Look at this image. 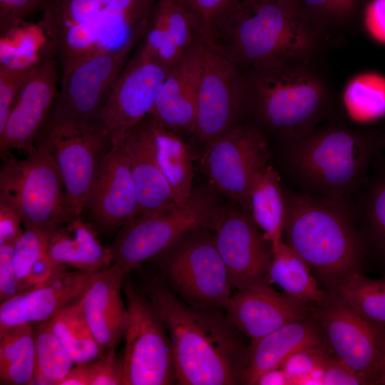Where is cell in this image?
<instances>
[{
    "instance_id": "obj_16",
    "label": "cell",
    "mask_w": 385,
    "mask_h": 385,
    "mask_svg": "<svg viewBox=\"0 0 385 385\" xmlns=\"http://www.w3.org/2000/svg\"><path fill=\"white\" fill-rule=\"evenodd\" d=\"M60 80L57 59L48 57L35 63L0 131L1 155L14 149L27 155L36 151V135L46 120Z\"/></svg>"
},
{
    "instance_id": "obj_41",
    "label": "cell",
    "mask_w": 385,
    "mask_h": 385,
    "mask_svg": "<svg viewBox=\"0 0 385 385\" xmlns=\"http://www.w3.org/2000/svg\"><path fill=\"white\" fill-rule=\"evenodd\" d=\"M324 384H364V381L329 355L324 348L313 350Z\"/></svg>"
},
{
    "instance_id": "obj_13",
    "label": "cell",
    "mask_w": 385,
    "mask_h": 385,
    "mask_svg": "<svg viewBox=\"0 0 385 385\" xmlns=\"http://www.w3.org/2000/svg\"><path fill=\"white\" fill-rule=\"evenodd\" d=\"M241 68L205 41L202 46L194 133L207 143L244 113Z\"/></svg>"
},
{
    "instance_id": "obj_46",
    "label": "cell",
    "mask_w": 385,
    "mask_h": 385,
    "mask_svg": "<svg viewBox=\"0 0 385 385\" xmlns=\"http://www.w3.org/2000/svg\"><path fill=\"white\" fill-rule=\"evenodd\" d=\"M21 220L9 207L0 204V244L13 243L22 234Z\"/></svg>"
},
{
    "instance_id": "obj_12",
    "label": "cell",
    "mask_w": 385,
    "mask_h": 385,
    "mask_svg": "<svg viewBox=\"0 0 385 385\" xmlns=\"http://www.w3.org/2000/svg\"><path fill=\"white\" fill-rule=\"evenodd\" d=\"M206 144L201 167L210 184L249 212L252 183L270 157L267 138L252 125L236 123Z\"/></svg>"
},
{
    "instance_id": "obj_8",
    "label": "cell",
    "mask_w": 385,
    "mask_h": 385,
    "mask_svg": "<svg viewBox=\"0 0 385 385\" xmlns=\"http://www.w3.org/2000/svg\"><path fill=\"white\" fill-rule=\"evenodd\" d=\"M18 160L11 152L1 155L0 204L20 217L24 227L50 235L72 220L57 164L45 145Z\"/></svg>"
},
{
    "instance_id": "obj_20",
    "label": "cell",
    "mask_w": 385,
    "mask_h": 385,
    "mask_svg": "<svg viewBox=\"0 0 385 385\" xmlns=\"http://www.w3.org/2000/svg\"><path fill=\"white\" fill-rule=\"evenodd\" d=\"M96 273L68 270L1 302L0 335L19 324L48 321L81 298Z\"/></svg>"
},
{
    "instance_id": "obj_26",
    "label": "cell",
    "mask_w": 385,
    "mask_h": 385,
    "mask_svg": "<svg viewBox=\"0 0 385 385\" xmlns=\"http://www.w3.org/2000/svg\"><path fill=\"white\" fill-rule=\"evenodd\" d=\"M249 213L271 244L283 240L286 218L284 192L278 173L270 165L255 177L249 195Z\"/></svg>"
},
{
    "instance_id": "obj_36",
    "label": "cell",
    "mask_w": 385,
    "mask_h": 385,
    "mask_svg": "<svg viewBox=\"0 0 385 385\" xmlns=\"http://www.w3.org/2000/svg\"><path fill=\"white\" fill-rule=\"evenodd\" d=\"M170 38L183 56L202 38L182 0H158Z\"/></svg>"
},
{
    "instance_id": "obj_27",
    "label": "cell",
    "mask_w": 385,
    "mask_h": 385,
    "mask_svg": "<svg viewBox=\"0 0 385 385\" xmlns=\"http://www.w3.org/2000/svg\"><path fill=\"white\" fill-rule=\"evenodd\" d=\"M149 118L160 165L170 185L176 204L183 205L193 191L191 152L178 133L160 125L150 116Z\"/></svg>"
},
{
    "instance_id": "obj_6",
    "label": "cell",
    "mask_w": 385,
    "mask_h": 385,
    "mask_svg": "<svg viewBox=\"0 0 385 385\" xmlns=\"http://www.w3.org/2000/svg\"><path fill=\"white\" fill-rule=\"evenodd\" d=\"M148 19L122 46L98 52L61 73L56 96L35 145L83 134L102 126L101 115L113 86L143 37Z\"/></svg>"
},
{
    "instance_id": "obj_17",
    "label": "cell",
    "mask_w": 385,
    "mask_h": 385,
    "mask_svg": "<svg viewBox=\"0 0 385 385\" xmlns=\"http://www.w3.org/2000/svg\"><path fill=\"white\" fill-rule=\"evenodd\" d=\"M38 145L50 150L58 168L66 205L73 220L81 217L101 163L113 144L100 128L83 134L51 138Z\"/></svg>"
},
{
    "instance_id": "obj_35",
    "label": "cell",
    "mask_w": 385,
    "mask_h": 385,
    "mask_svg": "<svg viewBox=\"0 0 385 385\" xmlns=\"http://www.w3.org/2000/svg\"><path fill=\"white\" fill-rule=\"evenodd\" d=\"M369 181L359 210L365 230L364 240L385 260V170Z\"/></svg>"
},
{
    "instance_id": "obj_21",
    "label": "cell",
    "mask_w": 385,
    "mask_h": 385,
    "mask_svg": "<svg viewBox=\"0 0 385 385\" xmlns=\"http://www.w3.org/2000/svg\"><path fill=\"white\" fill-rule=\"evenodd\" d=\"M128 274L115 263L96 272L79 300L88 326L104 351L115 349L124 337L128 309L121 289Z\"/></svg>"
},
{
    "instance_id": "obj_51",
    "label": "cell",
    "mask_w": 385,
    "mask_h": 385,
    "mask_svg": "<svg viewBox=\"0 0 385 385\" xmlns=\"http://www.w3.org/2000/svg\"><path fill=\"white\" fill-rule=\"evenodd\" d=\"M384 132H385V130H384Z\"/></svg>"
},
{
    "instance_id": "obj_39",
    "label": "cell",
    "mask_w": 385,
    "mask_h": 385,
    "mask_svg": "<svg viewBox=\"0 0 385 385\" xmlns=\"http://www.w3.org/2000/svg\"><path fill=\"white\" fill-rule=\"evenodd\" d=\"M202 40L207 43L211 31L222 15L237 0H182Z\"/></svg>"
},
{
    "instance_id": "obj_28",
    "label": "cell",
    "mask_w": 385,
    "mask_h": 385,
    "mask_svg": "<svg viewBox=\"0 0 385 385\" xmlns=\"http://www.w3.org/2000/svg\"><path fill=\"white\" fill-rule=\"evenodd\" d=\"M270 279L284 293L306 303H320L327 297L307 264L283 240L272 244Z\"/></svg>"
},
{
    "instance_id": "obj_4",
    "label": "cell",
    "mask_w": 385,
    "mask_h": 385,
    "mask_svg": "<svg viewBox=\"0 0 385 385\" xmlns=\"http://www.w3.org/2000/svg\"><path fill=\"white\" fill-rule=\"evenodd\" d=\"M282 145L303 193L343 204L364 183L372 158L385 145V132L351 127L338 115Z\"/></svg>"
},
{
    "instance_id": "obj_45",
    "label": "cell",
    "mask_w": 385,
    "mask_h": 385,
    "mask_svg": "<svg viewBox=\"0 0 385 385\" xmlns=\"http://www.w3.org/2000/svg\"><path fill=\"white\" fill-rule=\"evenodd\" d=\"M364 24L370 34L385 43V0H370L363 11Z\"/></svg>"
},
{
    "instance_id": "obj_18",
    "label": "cell",
    "mask_w": 385,
    "mask_h": 385,
    "mask_svg": "<svg viewBox=\"0 0 385 385\" xmlns=\"http://www.w3.org/2000/svg\"><path fill=\"white\" fill-rule=\"evenodd\" d=\"M92 221L106 231L120 228L138 214V202L128 155L123 142L103 158L86 207Z\"/></svg>"
},
{
    "instance_id": "obj_24",
    "label": "cell",
    "mask_w": 385,
    "mask_h": 385,
    "mask_svg": "<svg viewBox=\"0 0 385 385\" xmlns=\"http://www.w3.org/2000/svg\"><path fill=\"white\" fill-rule=\"evenodd\" d=\"M317 348L324 349L312 316L290 322L250 344L243 384H258L263 375L279 369L291 354Z\"/></svg>"
},
{
    "instance_id": "obj_1",
    "label": "cell",
    "mask_w": 385,
    "mask_h": 385,
    "mask_svg": "<svg viewBox=\"0 0 385 385\" xmlns=\"http://www.w3.org/2000/svg\"><path fill=\"white\" fill-rule=\"evenodd\" d=\"M325 56L274 62L242 72L245 110L254 127L283 144L339 114L338 96Z\"/></svg>"
},
{
    "instance_id": "obj_40",
    "label": "cell",
    "mask_w": 385,
    "mask_h": 385,
    "mask_svg": "<svg viewBox=\"0 0 385 385\" xmlns=\"http://www.w3.org/2000/svg\"><path fill=\"white\" fill-rule=\"evenodd\" d=\"M50 0H0V35L6 36L19 27L24 19L45 10Z\"/></svg>"
},
{
    "instance_id": "obj_29",
    "label": "cell",
    "mask_w": 385,
    "mask_h": 385,
    "mask_svg": "<svg viewBox=\"0 0 385 385\" xmlns=\"http://www.w3.org/2000/svg\"><path fill=\"white\" fill-rule=\"evenodd\" d=\"M299 14L332 43L353 31L365 0H294Z\"/></svg>"
},
{
    "instance_id": "obj_19",
    "label": "cell",
    "mask_w": 385,
    "mask_h": 385,
    "mask_svg": "<svg viewBox=\"0 0 385 385\" xmlns=\"http://www.w3.org/2000/svg\"><path fill=\"white\" fill-rule=\"evenodd\" d=\"M231 323L252 343L277 329L311 316V304L270 286L236 289L225 309Z\"/></svg>"
},
{
    "instance_id": "obj_30",
    "label": "cell",
    "mask_w": 385,
    "mask_h": 385,
    "mask_svg": "<svg viewBox=\"0 0 385 385\" xmlns=\"http://www.w3.org/2000/svg\"><path fill=\"white\" fill-rule=\"evenodd\" d=\"M35 343L33 324H22L0 335L1 384H34Z\"/></svg>"
},
{
    "instance_id": "obj_37",
    "label": "cell",
    "mask_w": 385,
    "mask_h": 385,
    "mask_svg": "<svg viewBox=\"0 0 385 385\" xmlns=\"http://www.w3.org/2000/svg\"><path fill=\"white\" fill-rule=\"evenodd\" d=\"M50 236L38 229L24 227L22 234L15 242L13 262L20 292L24 290L31 267L47 252Z\"/></svg>"
},
{
    "instance_id": "obj_9",
    "label": "cell",
    "mask_w": 385,
    "mask_h": 385,
    "mask_svg": "<svg viewBox=\"0 0 385 385\" xmlns=\"http://www.w3.org/2000/svg\"><path fill=\"white\" fill-rule=\"evenodd\" d=\"M208 232H191L154 259L182 301L198 309L222 310L232 287L214 235Z\"/></svg>"
},
{
    "instance_id": "obj_49",
    "label": "cell",
    "mask_w": 385,
    "mask_h": 385,
    "mask_svg": "<svg viewBox=\"0 0 385 385\" xmlns=\"http://www.w3.org/2000/svg\"><path fill=\"white\" fill-rule=\"evenodd\" d=\"M374 384L385 385V351L382 358L377 379Z\"/></svg>"
},
{
    "instance_id": "obj_14",
    "label": "cell",
    "mask_w": 385,
    "mask_h": 385,
    "mask_svg": "<svg viewBox=\"0 0 385 385\" xmlns=\"http://www.w3.org/2000/svg\"><path fill=\"white\" fill-rule=\"evenodd\" d=\"M170 68L137 46L118 75L101 115L102 126L113 145L152 111Z\"/></svg>"
},
{
    "instance_id": "obj_38",
    "label": "cell",
    "mask_w": 385,
    "mask_h": 385,
    "mask_svg": "<svg viewBox=\"0 0 385 385\" xmlns=\"http://www.w3.org/2000/svg\"><path fill=\"white\" fill-rule=\"evenodd\" d=\"M35 63L25 66L0 63V131L4 128L13 104Z\"/></svg>"
},
{
    "instance_id": "obj_32",
    "label": "cell",
    "mask_w": 385,
    "mask_h": 385,
    "mask_svg": "<svg viewBox=\"0 0 385 385\" xmlns=\"http://www.w3.org/2000/svg\"><path fill=\"white\" fill-rule=\"evenodd\" d=\"M327 291L385 332V277L374 279L356 273Z\"/></svg>"
},
{
    "instance_id": "obj_3",
    "label": "cell",
    "mask_w": 385,
    "mask_h": 385,
    "mask_svg": "<svg viewBox=\"0 0 385 385\" xmlns=\"http://www.w3.org/2000/svg\"><path fill=\"white\" fill-rule=\"evenodd\" d=\"M332 43L299 14L294 0H237L207 44L245 69L324 56Z\"/></svg>"
},
{
    "instance_id": "obj_44",
    "label": "cell",
    "mask_w": 385,
    "mask_h": 385,
    "mask_svg": "<svg viewBox=\"0 0 385 385\" xmlns=\"http://www.w3.org/2000/svg\"><path fill=\"white\" fill-rule=\"evenodd\" d=\"M68 267L66 265L55 262L46 252L31 267L24 291L46 283L56 276L68 271Z\"/></svg>"
},
{
    "instance_id": "obj_7",
    "label": "cell",
    "mask_w": 385,
    "mask_h": 385,
    "mask_svg": "<svg viewBox=\"0 0 385 385\" xmlns=\"http://www.w3.org/2000/svg\"><path fill=\"white\" fill-rule=\"evenodd\" d=\"M224 210L210 191L201 189L193 190L183 205L137 215L120 228L109 246L113 263L130 272L191 232H215Z\"/></svg>"
},
{
    "instance_id": "obj_10",
    "label": "cell",
    "mask_w": 385,
    "mask_h": 385,
    "mask_svg": "<svg viewBox=\"0 0 385 385\" xmlns=\"http://www.w3.org/2000/svg\"><path fill=\"white\" fill-rule=\"evenodd\" d=\"M128 275L122 385L172 384L176 376L168 330L152 302L133 285Z\"/></svg>"
},
{
    "instance_id": "obj_48",
    "label": "cell",
    "mask_w": 385,
    "mask_h": 385,
    "mask_svg": "<svg viewBox=\"0 0 385 385\" xmlns=\"http://www.w3.org/2000/svg\"><path fill=\"white\" fill-rule=\"evenodd\" d=\"M287 382L288 381L282 370L276 369L263 375L258 384H284Z\"/></svg>"
},
{
    "instance_id": "obj_11",
    "label": "cell",
    "mask_w": 385,
    "mask_h": 385,
    "mask_svg": "<svg viewBox=\"0 0 385 385\" xmlns=\"http://www.w3.org/2000/svg\"><path fill=\"white\" fill-rule=\"evenodd\" d=\"M327 292L324 301L311 304L325 350L364 384H374L385 351V332Z\"/></svg>"
},
{
    "instance_id": "obj_25",
    "label": "cell",
    "mask_w": 385,
    "mask_h": 385,
    "mask_svg": "<svg viewBox=\"0 0 385 385\" xmlns=\"http://www.w3.org/2000/svg\"><path fill=\"white\" fill-rule=\"evenodd\" d=\"M47 254L58 264L88 272L113 264L109 247L101 244L93 227L81 217L71 220L51 235Z\"/></svg>"
},
{
    "instance_id": "obj_33",
    "label": "cell",
    "mask_w": 385,
    "mask_h": 385,
    "mask_svg": "<svg viewBox=\"0 0 385 385\" xmlns=\"http://www.w3.org/2000/svg\"><path fill=\"white\" fill-rule=\"evenodd\" d=\"M34 329L35 370L33 384L59 385L75 364L53 332L48 321L36 323Z\"/></svg>"
},
{
    "instance_id": "obj_42",
    "label": "cell",
    "mask_w": 385,
    "mask_h": 385,
    "mask_svg": "<svg viewBox=\"0 0 385 385\" xmlns=\"http://www.w3.org/2000/svg\"><path fill=\"white\" fill-rule=\"evenodd\" d=\"M13 243L0 244V301L3 302L20 292L15 274Z\"/></svg>"
},
{
    "instance_id": "obj_34",
    "label": "cell",
    "mask_w": 385,
    "mask_h": 385,
    "mask_svg": "<svg viewBox=\"0 0 385 385\" xmlns=\"http://www.w3.org/2000/svg\"><path fill=\"white\" fill-rule=\"evenodd\" d=\"M348 114L357 121H368L385 115V83L379 78L361 76L352 79L344 96Z\"/></svg>"
},
{
    "instance_id": "obj_47",
    "label": "cell",
    "mask_w": 385,
    "mask_h": 385,
    "mask_svg": "<svg viewBox=\"0 0 385 385\" xmlns=\"http://www.w3.org/2000/svg\"><path fill=\"white\" fill-rule=\"evenodd\" d=\"M96 371V360L75 364L59 385H91Z\"/></svg>"
},
{
    "instance_id": "obj_50",
    "label": "cell",
    "mask_w": 385,
    "mask_h": 385,
    "mask_svg": "<svg viewBox=\"0 0 385 385\" xmlns=\"http://www.w3.org/2000/svg\"><path fill=\"white\" fill-rule=\"evenodd\" d=\"M253 1H266V0H253Z\"/></svg>"
},
{
    "instance_id": "obj_22",
    "label": "cell",
    "mask_w": 385,
    "mask_h": 385,
    "mask_svg": "<svg viewBox=\"0 0 385 385\" xmlns=\"http://www.w3.org/2000/svg\"><path fill=\"white\" fill-rule=\"evenodd\" d=\"M202 40L170 68L148 115L176 133H194Z\"/></svg>"
},
{
    "instance_id": "obj_43",
    "label": "cell",
    "mask_w": 385,
    "mask_h": 385,
    "mask_svg": "<svg viewBox=\"0 0 385 385\" xmlns=\"http://www.w3.org/2000/svg\"><path fill=\"white\" fill-rule=\"evenodd\" d=\"M122 359H118L115 349H111L96 360L91 385H122Z\"/></svg>"
},
{
    "instance_id": "obj_5",
    "label": "cell",
    "mask_w": 385,
    "mask_h": 385,
    "mask_svg": "<svg viewBox=\"0 0 385 385\" xmlns=\"http://www.w3.org/2000/svg\"><path fill=\"white\" fill-rule=\"evenodd\" d=\"M284 197L285 242L324 290L362 273L366 243L348 202L332 204L289 191Z\"/></svg>"
},
{
    "instance_id": "obj_23",
    "label": "cell",
    "mask_w": 385,
    "mask_h": 385,
    "mask_svg": "<svg viewBox=\"0 0 385 385\" xmlns=\"http://www.w3.org/2000/svg\"><path fill=\"white\" fill-rule=\"evenodd\" d=\"M123 142L135 186L138 215L178 205L158 159L149 116L139 123Z\"/></svg>"
},
{
    "instance_id": "obj_15",
    "label": "cell",
    "mask_w": 385,
    "mask_h": 385,
    "mask_svg": "<svg viewBox=\"0 0 385 385\" xmlns=\"http://www.w3.org/2000/svg\"><path fill=\"white\" fill-rule=\"evenodd\" d=\"M214 237L232 288L270 286L272 244L248 212L242 208H225Z\"/></svg>"
},
{
    "instance_id": "obj_31",
    "label": "cell",
    "mask_w": 385,
    "mask_h": 385,
    "mask_svg": "<svg viewBox=\"0 0 385 385\" xmlns=\"http://www.w3.org/2000/svg\"><path fill=\"white\" fill-rule=\"evenodd\" d=\"M79 300L48 320L53 332L75 364L96 360L105 352L88 326Z\"/></svg>"
},
{
    "instance_id": "obj_2",
    "label": "cell",
    "mask_w": 385,
    "mask_h": 385,
    "mask_svg": "<svg viewBox=\"0 0 385 385\" xmlns=\"http://www.w3.org/2000/svg\"><path fill=\"white\" fill-rule=\"evenodd\" d=\"M145 295L168 330L178 384H243L249 345L226 314L189 306L159 279L149 280Z\"/></svg>"
}]
</instances>
